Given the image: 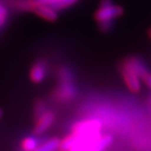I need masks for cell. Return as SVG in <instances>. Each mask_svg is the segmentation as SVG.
<instances>
[{
  "label": "cell",
  "mask_w": 151,
  "mask_h": 151,
  "mask_svg": "<svg viewBox=\"0 0 151 151\" xmlns=\"http://www.w3.org/2000/svg\"><path fill=\"white\" fill-rule=\"evenodd\" d=\"M58 78L59 84L53 92L54 98L58 101H71L77 94L71 71L67 67H61L58 71Z\"/></svg>",
  "instance_id": "6da1fadb"
},
{
  "label": "cell",
  "mask_w": 151,
  "mask_h": 151,
  "mask_svg": "<svg viewBox=\"0 0 151 151\" xmlns=\"http://www.w3.org/2000/svg\"><path fill=\"white\" fill-rule=\"evenodd\" d=\"M126 62L128 63L129 65V67L137 74V76L139 78L142 77L146 72H148V69H147L146 65L144 64L139 58H137V57H135V56L129 57V58L126 59Z\"/></svg>",
  "instance_id": "ba28073f"
},
{
  "label": "cell",
  "mask_w": 151,
  "mask_h": 151,
  "mask_svg": "<svg viewBox=\"0 0 151 151\" xmlns=\"http://www.w3.org/2000/svg\"><path fill=\"white\" fill-rule=\"evenodd\" d=\"M32 11L42 19L49 21V22H55L58 19L57 11L49 5H35L32 8Z\"/></svg>",
  "instance_id": "52a82bcc"
},
{
  "label": "cell",
  "mask_w": 151,
  "mask_h": 151,
  "mask_svg": "<svg viewBox=\"0 0 151 151\" xmlns=\"http://www.w3.org/2000/svg\"><path fill=\"white\" fill-rule=\"evenodd\" d=\"M7 15H8L7 10H6L4 7H2V6L0 5V27H2L5 24Z\"/></svg>",
  "instance_id": "9a60e30c"
},
{
  "label": "cell",
  "mask_w": 151,
  "mask_h": 151,
  "mask_svg": "<svg viewBox=\"0 0 151 151\" xmlns=\"http://www.w3.org/2000/svg\"><path fill=\"white\" fill-rule=\"evenodd\" d=\"M124 14V8L120 5H112L109 7H99L95 12L94 19L97 22H102L106 20H114L121 17Z\"/></svg>",
  "instance_id": "277c9868"
},
{
  "label": "cell",
  "mask_w": 151,
  "mask_h": 151,
  "mask_svg": "<svg viewBox=\"0 0 151 151\" xmlns=\"http://www.w3.org/2000/svg\"><path fill=\"white\" fill-rule=\"evenodd\" d=\"M46 104L41 99H37L34 104V119L37 121L41 115L46 112Z\"/></svg>",
  "instance_id": "8fae6325"
},
{
  "label": "cell",
  "mask_w": 151,
  "mask_h": 151,
  "mask_svg": "<svg viewBox=\"0 0 151 151\" xmlns=\"http://www.w3.org/2000/svg\"><path fill=\"white\" fill-rule=\"evenodd\" d=\"M113 26H114L113 20H106V21H102V22H98L99 29L102 32H109L113 29Z\"/></svg>",
  "instance_id": "4fadbf2b"
},
{
  "label": "cell",
  "mask_w": 151,
  "mask_h": 151,
  "mask_svg": "<svg viewBox=\"0 0 151 151\" xmlns=\"http://www.w3.org/2000/svg\"><path fill=\"white\" fill-rule=\"evenodd\" d=\"M147 34H148V37H149V38L151 39V28L148 29V32H147Z\"/></svg>",
  "instance_id": "ac0fdd59"
},
{
  "label": "cell",
  "mask_w": 151,
  "mask_h": 151,
  "mask_svg": "<svg viewBox=\"0 0 151 151\" xmlns=\"http://www.w3.org/2000/svg\"><path fill=\"white\" fill-rule=\"evenodd\" d=\"M55 113L52 112V111H46L37 120V124H35L34 128V134L37 135L42 134L53 125V123L55 122Z\"/></svg>",
  "instance_id": "5b68a950"
},
{
  "label": "cell",
  "mask_w": 151,
  "mask_h": 151,
  "mask_svg": "<svg viewBox=\"0 0 151 151\" xmlns=\"http://www.w3.org/2000/svg\"><path fill=\"white\" fill-rule=\"evenodd\" d=\"M46 63L44 61H37L32 65L29 71V78L34 83H40L44 81L46 76Z\"/></svg>",
  "instance_id": "8992f818"
},
{
  "label": "cell",
  "mask_w": 151,
  "mask_h": 151,
  "mask_svg": "<svg viewBox=\"0 0 151 151\" xmlns=\"http://www.w3.org/2000/svg\"><path fill=\"white\" fill-rule=\"evenodd\" d=\"M77 2L78 0H58V1H56L55 3H53V4H51L49 6H51L53 9H55L57 11V10H62V9L70 7V6L74 5Z\"/></svg>",
  "instance_id": "7c38bea8"
},
{
  "label": "cell",
  "mask_w": 151,
  "mask_h": 151,
  "mask_svg": "<svg viewBox=\"0 0 151 151\" xmlns=\"http://www.w3.org/2000/svg\"><path fill=\"white\" fill-rule=\"evenodd\" d=\"M2 116H3V110L1 109V108H0V119L2 118Z\"/></svg>",
  "instance_id": "d6986e66"
},
{
  "label": "cell",
  "mask_w": 151,
  "mask_h": 151,
  "mask_svg": "<svg viewBox=\"0 0 151 151\" xmlns=\"http://www.w3.org/2000/svg\"><path fill=\"white\" fill-rule=\"evenodd\" d=\"M102 127V124L99 120H84L76 123L72 129V132L80 135H94L99 134Z\"/></svg>",
  "instance_id": "3957f363"
},
{
  "label": "cell",
  "mask_w": 151,
  "mask_h": 151,
  "mask_svg": "<svg viewBox=\"0 0 151 151\" xmlns=\"http://www.w3.org/2000/svg\"><path fill=\"white\" fill-rule=\"evenodd\" d=\"M38 146V140L35 137H26L21 142L23 151H34Z\"/></svg>",
  "instance_id": "30bf717a"
},
{
  "label": "cell",
  "mask_w": 151,
  "mask_h": 151,
  "mask_svg": "<svg viewBox=\"0 0 151 151\" xmlns=\"http://www.w3.org/2000/svg\"><path fill=\"white\" fill-rule=\"evenodd\" d=\"M113 5V1L112 0H101L100 4H99V7H109V6Z\"/></svg>",
  "instance_id": "e0dca14e"
},
{
  "label": "cell",
  "mask_w": 151,
  "mask_h": 151,
  "mask_svg": "<svg viewBox=\"0 0 151 151\" xmlns=\"http://www.w3.org/2000/svg\"><path fill=\"white\" fill-rule=\"evenodd\" d=\"M120 73L122 75L123 80L125 81L127 87L132 93H138L141 90L140 78L137 74L129 67V65L126 62V60L122 62L120 66Z\"/></svg>",
  "instance_id": "7a4b0ae2"
},
{
  "label": "cell",
  "mask_w": 151,
  "mask_h": 151,
  "mask_svg": "<svg viewBox=\"0 0 151 151\" xmlns=\"http://www.w3.org/2000/svg\"><path fill=\"white\" fill-rule=\"evenodd\" d=\"M140 78L143 81V83L146 84L147 87H148V88L151 90V73H149V72H146V73L144 74Z\"/></svg>",
  "instance_id": "2e32d148"
},
{
  "label": "cell",
  "mask_w": 151,
  "mask_h": 151,
  "mask_svg": "<svg viewBox=\"0 0 151 151\" xmlns=\"http://www.w3.org/2000/svg\"><path fill=\"white\" fill-rule=\"evenodd\" d=\"M29 1H31L32 8H34L35 5H51L58 0H29Z\"/></svg>",
  "instance_id": "5bb4252c"
},
{
  "label": "cell",
  "mask_w": 151,
  "mask_h": 151,
  "mask_svg": "<svg viewBox=\"0 0 151 151\" xmlns=\"http://www.w3.org/2000/svg\"><path fill=\"white\" fill-rule=\"evenodd\" d=\"M60 140L61 139H59L58 137H52L42 143L41 145H38L34 151H55L59 148Z\"/></svg>",
  "instance_id": "9c48e42d"
}]
</instances>
